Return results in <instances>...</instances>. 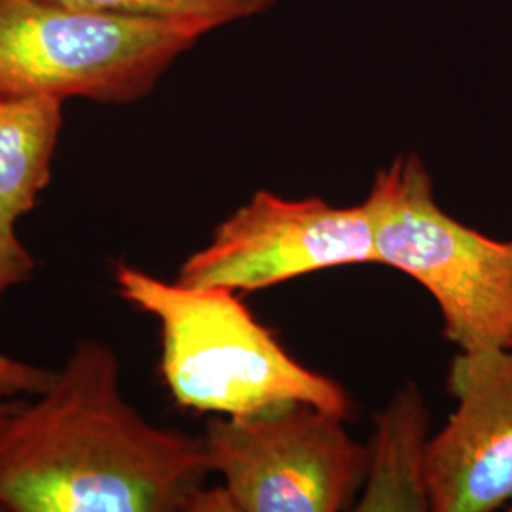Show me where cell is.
<instances>
[{"instance_id":"11","label":"cell","mask_w":512,"mask_h":512,"mask_svg":"<svg viewBox=\"0 0 512 512\" xmlns=\"http://www.w3.org/2000/svg\"><path fill=\"white\" fill-rule=\"evenodd\" d=\"M55 370L31 365L8 355H0V395L23 397L44 391L54 382Z\"/></svg>"},{"instance_id":"3","label":"cell","mask_w":512,"mask_h":512,"mask_svg":"<svg viewBox=\"0 0 512 512\" xmlns=\"http://www.w3.org/2000/svg\"><path fill=\"white\" fill-rule=\"evenodd\" d=\"M363 203L376 264L427 289L448 342L459 351L512 348V239L488 238L448 215L414 152L380 169Z\"/></svg>"},{"instance_id":"13","label":"cell","mask_w":512,"mask_h":512,"mask_svg":"<svg viewBox=\"0 0 512 512\" xmlns=\"http://www.w3.org/2000/svg\"><path fill=\"white\" fill-rule=\"evenodd\" d=\"M507 511H511L512 512V505H511V507H509V509H507Z\"/></svg>"},{"instance_id":"14","label":"cell","mask_w":512,"mask_h":512,"mask_svg":"<svg viewBox=\"0 0 512 512\" xmlns=\"http://www.w3.org/2000/svg\"><path fill=\"white\" fill-rule=\"evenodd\" d=\"M0 399H4V395H0Z\"/></svg>"},{"instance_id":"1","label":"cell","mask_w":512,"mask_h":512,"mask_svg":"<svg viewBox=\"0 0 512 512\" xmlns=\"http://www.w3.org/2000/svg\"><path fill=\"white\" fill-rule=\"evenodd\" d=\"M209 475L202 437L145 420L97 338L44 391L0 399V512H190Z\"/></svg>"},{"instance_id":"6","label":"cell","mask_w":512,"mask_h":512,"mask_svg":"<svg viewBox=\"0 0 512 512\" xmlns=\"http://www.w3.org/2000/svg\"><path fill=\"white\" fill-rule=\"evenodd\" d=\"M355 264H376L365 203L336 207L323 198L289 200L256 190L184 260L177 281L245 296Z\"/></svg>"},{"instance_id":"4","label":"cell","mask_w":512,"mask_h":512,"mask_svg":"<svg viewBox=\"0 0 512 512\" xmlns=\"http://www.w3.org/2000/svg\"><path fill=\"white\" fill-rule=\"evenodd\" d=\"M205 37L175 21L0 0V92L128 105Z\"/></svg>"},{"instance_id":"2","label":"cell","mask_w":512,"mask_h":512,"mask_svg":"<svg viewBox=\"0 0 512 512\" xmlns=\"http://www.w3.org/2000/svg\"><path fill=\"white\" fill-rule=\"evenodd\" d=\"M112 279L124 302L158 321L160 374L181 408L243 418L306 403L348 418V391L298 363L241 294L164 281L126 262H116Z\"/></svg>"},{"instance_id":"8","label":"cell","mask_w":512,"mask_h":512,"mask_svg":"<svg viewBox=\"0 0 512 512\" xmlns=\"http://www.w3.org/2000/svg\"><path fill=\"white\" fill-rule=\"evenodd\" d=\"M431 412L420 387L410 382L374 416L365 484L355 512H431L427 454Z\"/></svg>"},{"instance_id":"10","label":"cell","mask_w":512,"mask_h":512,"mask_svg":"<svg viewBox=\"0 0 512 512\" xmlns=\"http://www.w3.org/2000/svg\"><path fill=\"white\" fill-rule=\"evenodd\" d=\"M74 8L126 18L184 23L209 35L224 25L268 12L277 0H55Z\"/></svg>"},{"instance_id":"9","label":"cell","mask_w":512,"mask_h":512,"mask_svg":"<svg viewBox=\"0 0 512 512\" xmlns=\"http://www.w3.org/2000/svg\"><path fill=\"white\" fill-rule=\"evenodd\" d=\"M63 103L48 95L0 92V232L18 234L50 183Z\"/></svg>"},{"instance_id":"12","label":"cell","mask_w":512,"mask_h":512,"mask_svg":"<svg viewBox=\"0 0 512 512\" xmlns=\"http://www.w3.org/2000/svg\"><path fill=\"white\" fill-rule=\"evenodd\" d=\"M35 270V258L18 234L0 232V306L10 289L29 281Z\"/></svg>"},{"instance_id":"5","label":"cell","mask_w":512,"mask_h":512,"mask_svg":"<svg viewBox=\"0 0 512 512\" xmlns=\"http://www.w3.org/2000/svg\"><path fill=\"white\" fill-rule=\"evenodd\" d=\"M202 439L234 512L353 511L365 484L368 446L311 404L211 416Z\"/></svg>"},{"instance_id":"7","label":"cell","mask_w":512,"mask_h":512,"mask_svg":"<svg viewBox=\"0 0 512 512\" xmlns=\"http://www.w3.org/2000/svg\"><path fill=\"white\" fill-rule=\"evenodd\" d=\"M456 401L429 442L431 512L512 505V348L459 351L448 372Z\"/></svg>"}]
</instances>
